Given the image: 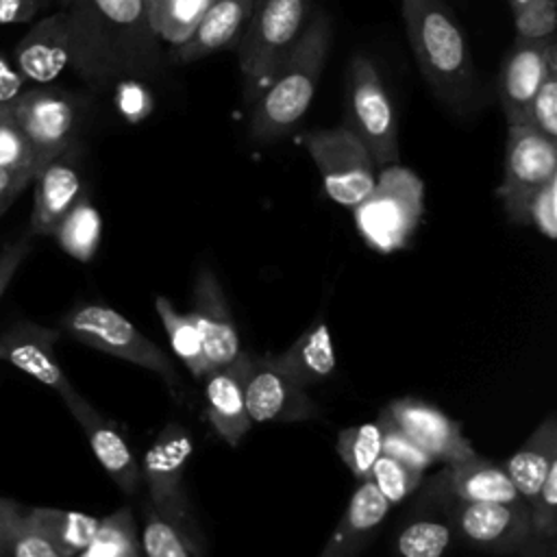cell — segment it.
<instances>
[{"instance_id":"6da1fadb","label":"cell","mask_w":557,"mask_h":557,"mask_svg":"<svg viewBox=\"0 0 557 557\" xmlns=\"http://www.w3.org/2000/svg\"><path fill=\"white\" fill-rule=\"evenodd\" d=\"M72 61L91 85L150 74L161 63L146 0H70Z\"/></svg>"},{"instance_id":"7a4b0ae2","label":"cell","mask_w":557,"mask_h":557,"mask_svg":"<svg viewBox=\"0 0 557 557\" xmlns=\"http://www.w3.org/2000/svg\"><path fill=\"white\" fill-rule=\"evenodd\" d=\"M407 39L435 98L453 113L476 107L479 81L472 52L446 0H400Z\"/></svg>"},{"instance_id":"3957f363","label":"cell","mask_w":557,"mask_h":557,"mask_svg":"<svg viewBox=\"0 0 557 557\" xmlns=\"http://www.w3.org/2000/svg\"><path fill=\"white\" fill-rule=\"evenodd\" d=\"M331 33L329 13L315 9L305 33L263 81L265 87L250 111L248 133L252 141H278L307 113L324 72Z\"/></svg>"},{"instance_id":"277c9868","label":"cell","mask_w":557,"mask_h":557,"mask_svg":"<svg viewBox=\"0 0 557 557\" xmlns=\"http://www.w3.org/2000/svg\"><path fill=\"white\" fill-rule=\"evenodd\" d=\"M352 209L366 244L379 252H394L409 244L420 224L424 185L416 172L392 163L381 168L370 194Z\"/></svg>"},{"instance_id":"5b68a950","label":"cell","mask_w":557,"mask_h":557,"mask_svg":"<svg viewBox=\"0 0 557 557\" xmlns=\"http://www.w3.org/2000/svg\"><path fill=\"white\" fill-rule=\"evenodd\" d=\"M370 152L374 168L398 161V117L374 61L361 52L352 54L346 72L344 124Z\"/></svg>"},{"instance_id":"8992f818","label":"cell","mask_w":557,"mask_h":557,"mask_svg":"<svg viewBox=\"0 0 557 557\" xmlns=\"http://www.w3.org/2000/svg\"><path fill=\"white\" fill-rule=\"evenodd\" d=\"M59 329L72 339L107 352L111 357L131 361L159 374L172 389L181 387V379L172 359L120 311L102 302H81L72 307L59 322Z\"/></svg>"},{"instance_id":"52a82bcc","label":"cell","mask_w":557,"mask_h":557,"mask_svg":"<svg viewBox=\"0 0 557 557\" xmlns=\"http://www.w3.org/2000/svg\"><path fill=\"white\" fill-rule=\"evenodd\" d=\"M315 0H252L246 30L239 37L237 59L248 83H263L305 33Z\"/></svg>"},{"instance_id":"ba28073f","label":"cell","mask_w":557,"mask_h":557,"mask_svg":"<svg viewBox=\"0 0 557 557\" xmlns=\"http://www.w3.org/2000/svg\"><path fill=\"white\" fill-rule=\"evenodd\" d=\"M302 144L331 200L352 209L370 194L376 181V168L366 146L346 126L311 131L302 137Z\"/></svg>"},{"instance_id":"9c48e42d","label":"cell","mask_w":557,"mask_h":557,"mask_svg":"<svg viewBox=\"0 0 557 557\" xmlns=\"http://www.w3.org/2000/svg\"><path fill=\"white\" fill-rule=\"evenodd\" d=\"M557 176V146L553 139L524 124H507L503 181L496 189L507 218L527 224L533 194Z\"/></svg>"},{"instance_id":"30bf717a","label":"cell","mask_w":557,"mask_h":557,"mask_svg":"<svg viewBox=\"0 0 557 557\" xmlns=\"http://www.w3.org/2000/svg\"><path fill=\"white\" fill-rule=\"evenodd\" d=\"M191 455V433L181 422H170L154 437V442L150 444L139 463V474L148 487L150 505L159 513L189 531L194 522L183 490V476Z\"/></svg>"},{"instance_id":"8fae6325","label":"cell","mask_w":557,"mask_h":557,"mask_svg":"<svg viewBox=\"0 0 557 557\" xmlns=\"http://www.w3.org/2000/svg\"><path fill=\"white\" fill-rule=\"evenodd\" d=\"M11 115L26 133L39 170L74 144L78 100L61 89H26L11 104Z\"/></svg>"},{"instance_id":"7c38bea8","label":"cell","mask_w":557,"mask_h":557,"mask_svg":"<svg viewBox=\"0 0 557 557\" xmlns=\"http://www.w3.org/2000/svg\"><path fill=\"white\" fill-rule=\"evenodd\" d=\"M450 527L466 544L487 553H513L533 540L531 511L520 503H466L455 500Z\"/></svg>"},{"instance_id":"4fadbf2b","label":"cell","mask_w":557,"mask_h":557,"mask_svg":"<svg viewBox=\"0 0 557 557\" xmlns=\"http://www.w3.org/2000/svg\"><path fill=\"white\" fill-rule=\"evenodd\" d=\"M244 403L252 424L296 422L318 416V407L272 357L242 355Z\"/></svg>"},{"instance_id":"5bb4252c","label":"cell","mask_w":557,"mask_h":557,"mask_svg":"<svg viewBox=\"0 0 557 557\" xmlns=\"http://www.w3.org/2000/svg\"><path fill=\"white\" fill-rule=\"evenodd\" d=\"M557 67V44L550 39H520L507 50L498 72V100L507 124H522L524 111L548 76Z\"/></svg>"},{"instance_id":"9a60e30c","label":"cell","mask_w":557,"mask_h":557,"mask_svg":"<svg viewBox=\"0 0 557 557\" xmlns=\"http://www.w3.org/2000/svg\"><path fill=\"white\" fill-rule=\"evenodd\" d=\"M385 409L392 420L435 461L453 466L476 455L470 440H466L461 433L459 422L448 418L437 407L418 398H398Z\"/></svg>"},{"instance_id":"2e32d148","label":"cell","mask_w":557,"mask_h":557,"mask_svg":"<svg viewBox=\"0 0 557 557\" xmlns=\"http://www.w3.org/2000/svg\"><path fill=\"white\" fill-rule=\"evenodd\" d=\"M57 339H59L57 329H50L30 320H22L9 326L0 335V346H2L4 361L13 363L17 370L33 376L41 385L50 387L63 400L76 389L67 381L57 359V352H54Z\"/></svg>"},{"instance_id":"e0dca14e","label":"cell","mask_w":557,"mask_h":557,"mask_svg":"<svg viewBox=\"0 0 557 557\" xmlns=\"http://www.w3.org/2000/svg\"><path fill=\"white\" fill-rule=\"evenodd\" d=\"M189 315L198 326L211 368L228 366L242 355L235 320L226 305L224 292L209 268H202L196 274Z\"/></svg>"},{"instance_id":"ac0fdd59","label":"cell","mask_w":557,"mask_h":557,"mask_svg":"<svg viewBox=\"0 0 557 557\" xmlns=\"http://www.w3.org/2000/svg\"><path fill=\"white\" fill-rule=\"evenodd\" d=\"M13 61L24 81L35 85L52 83L72 61L70 13L61 9L41 17L20 39L13 50Z\"/></svg>"},{"instance_id":"d6986e66","label":"cell","mask_w":557,"mask_h":557,"mask_svg":"<svg viewBox=\"0 0 557 557\" xmlns=\"http://www.w3.org/2000/svg\"><path fill=\"white\" fill-rule=\"evenodd\" d=\"M33 213L30 233L52 235L61 218L85 196L83 174L78 168V157L74 144L48 161L33 178Z\"/></svg>"},{"instance_id":"ffe728a7","label":"cell","mask_w":557,"mask_h":557,"mask_svg":"<svg viewBox=\"0 0 557 557\" xmlns=\"http://www.w3.org/2000/svg\"><path fill=\"white\" fill-rule=\"evenodd\" d=\"M63 403L87 435L91 453L96 455L100 466L124 494L133 496L141 485V474L139 463L120 429L102 418L78 392L63 398Z\"/></svg>"},{"instance_id":"44dd1931","label":"cell","mask_w":557,"mask_h":557,"mask_svg":"<svg viewBox=\"0 0 557 557\" xmlns=\"http://www.w3.org/2000/svg\"><path fill=\"white\" fill-rule=\"evenodd\" d=\"M252 0H211L194 33L178 46H172L174 63H194L231 46L248 26Z\"/></svg>"},{"instance_id":"7402d4cb","label":"cell","mask_w":557,"mask_h":557,"mask_svg":"<svg viewBox=\"0 0 557 557\" xmlns=\"http://www.w3.org/2000/svg\"><path fill=\"white\" fill-rule=\"evenodd\" d=\"M202 381L211 426L228 446H237L252 426L244 403L242 355L228 366L211 368Z\"/></svg>"},{"instance_id":"603a6c76","label":"cell","mask_w":557,"mask_h":557,"mask_svg":"<svg viewBox=\"0 0 557 557\" xmlns=\"http://www.w3.org/2000/svg\"><path fill=\"white\" fill-rule=\"evenodd\" d=\"M389 507L392 505L379 494L372 481H359L320 557H355L372 531L385 520Z\"/></svg>"},{"instance_id":"cb8c5ba5","label":"cell","mask_w":557,"mask_h":557,"mask_svg":"<svg viewBox=\"0 0 557 557\" xmlns=\"http://www.w3.org/2000/svg\"><path fill=\"white\" fill-rule=\"evenodd\" d=\"M557 461V420L555 416H546L537 429L524 440V444L505 461L503 470L511 479L516 492L529 505L548 468Z\"/></svg>"},{"instance_id":"d4e9b609","label":"cell","mask_w":557,"mask_h":557,"mask_svg":"<svg viewBox=\"0 0 557 557\" xmlns=\"http://www.w3.org/2000/svg\"><path fill=\"white\" fill-rule=\"evenodd\" d=\"M448 487L457 500L466 503H520L507 472L479 455L457 461L446 470Z\"/></svg>"},{"instance_id":"484cf974","label":"cell","mask_w":557,"mask_h":557,"mask_svg":"<svg viewBox=\"0 0 557 557\" xmlns=\"http://www.w3.org/2000/svg\"><path fill=\"white\" fill-rule=\"evenodd\" d=\"M272 359L298 387L329 379L335 372V350L329 326L324 322L311 324L285 352Z\"/></svg>"},{"instance_id":"4316f807","label":"cell","mask_w":557,"mask_h":557,"mask_svg":"<svg viewBox=\"0 0 557 557\" xmlns=\"http://www.w3.org/2000/svg\"><path fill=\"white\" fill-rule=\"evenodd\" d=\"M26 513L63 557H76L85 550L102 520L83 511L57 507H26Z\"/></svg>"},{"instance_id":"83f0119b","label":"cell","mask_w":557,"mask_h":557,"mask_svg":"<svg viewBox=\"0 0 557 557\" xmlns=\"http://www.w3.org/2000/svg\"><path fill=\"white\" fill-rule=\"evenodd\" d=\"M0 548L4 557H63L30 520L26 507L7 496H0Z\"/></svg>"},{"instance_id":"f1b7e54d","label":"cell","mask_w":557,"mask_h":557,"mask_svg":"<svg viewBox=\"0 0 557 557\" xmlns=\"http://www.w3.org/2000/svg\"><path fill=\"white\" fill-rule=\"evenodd\" d=\"M154 309L163 322L165 335H168L170 346L176 352V357L183 361V366L196 379H202L211 370V363L207 359L202 337H200L198 326L194 324L191 315L176 311L174 305L165 296L154 298Z\"/></svg>"},{"instance_id":"f546056e","label":"cell","mask_w":557,"mask_h":557,"mask_svg":"<svg viewBox=\"0 0 557 557\" xmlns=\"http://www.w3.org/2000/svg\"><path fill=\"white\" fill-rule=\"evenodd\" d=\"M102 233V220L98 209L89 202L87 196H81L78 202L61 218L54 228L59 246L76 261H91Z\"/></svg>"},{"instance_id":"4dcf8cb0","label":"cell","mask_w":557,"mask_h":557,"mask_svg":"<svg viewBox=\"0 0 557 557\" xmlns=\"http://www.w3.org/2000/svg\"><path fill=\"white\" fill-rule=\"evenodd\" d=\"M139 544L144 557H200L194 531L172 522L152 505L144 507Z\"/></svg>"},{"instance_id":"1f68e13d","label":"cell","mask_w":557,"mask_h":557,"mask_svg":"<svg viewBox=\"0 0 557 557\" xmlns=\"http://www.w3.org/2000/svg\"><path fill=\"white\" fill-rule=\"evenodd\" d=\"M211 0H146L154 35L170 46L183 44L200 22Z\"/></svg>"},{"instance_id":"d6a6232c","label":"cell","mask_w":557,"mask_h":557,"mask_svg":"<svg viewBox=\"0 0 557 557\" xmlns=\"http://www.w3.org/2000/svg\"><path fill=\"white\" fill-rule=\"evenodd\" d=\"M76 557H144L131 509L122 507L102 518L94 540Z\"/></svg>"},{"instance_id":"836d02e7","label":"cell","mask_w":557,"mask_h":557,"mask_svg":"<svg viewBox=\"0 0 557 557\" xmlns=\"http://www.w3.org/2000/svg\"><path fill=\"white\" fill-rule=\"evenodd\" d=\"M453 535L448 518H416L396 535L394 553L396 557H444Z\"/></svg>"},{"instance_id":"e575fe53","label":"cell","mask_w":557,"mask_h":557,"mask_svg":"<svg viewBox=\"0 0 557 557\" xmlns=\"http://www.w3.org/2000/svg\"><path fill=\"white\" fill-rule=\"evenodd\" d=\"M337 453L355 479L368 481L374 461L383 453L379 422L374 420L342 429L337 435Z\"/></svg>"},{"instance_id":"d590c367","label":"cell","mask_w":557,"mask_h":557,"mask_svg":"<svg viewBox=\"0 0 557 557\" xmlns=\"http://www.w3.org/2000/svg\"><path fill=\"white\" fill-rule=\"evenodd\" d=\"M368 481H372V485L379 490V494L389 505H396V503L405 500L420 485L422 472L381 453L370 470Z\"/></svg>"},{"instance_id":"8d00e7d4","label":"cell","mask_w":557,"mask_h":557,"mask_svg":"<svg viewBox=\"0 0 557 557\" xmlns=\"http://www.w3.org/2000/svg\"><path fill=\"white\" fill-rule=\"evenodd\" d=\"M379 426H381V448H383V455H389L394 457L396 461L413 468V470H420L424 472L435 459L424 450L420 448L394 420L392 416L387 413V409H383L376 418Z\"/></svg>"},{"instance_id":"74e56055","label":"cell","mask_w":557,"mask_h":557,"mask_svg":"<svg viewBox=\"0 0 557 557\" xmlns=\"http://www.w3.org/2000/svg\"><path fill=\"white\" fill-rule=\"evenodd\" d=\"M0 168L30 172L33 178L39 172L35 150L26 133L20 128V124L11 115V109L0 117Z\"/></svg>"},{"instance_id":"f35d334b","label":"cell","mask_w":557,"mask_h":557,"mask_svg":"<svg viewBox=\"0 0 557 557\" xmlns=\"http://www.w3.org/2000/svg\"><path fill=\"white\" fill-rule=\"evenodd\" d=\"M524 126L542 133L548 139H557V67L548 72L535 96L531 98L524 117Z\"/></svg>"},{"instance_id":"ab89813d","label":"cell","mask_w":557,"mask_h":557,"mask_svg":"<svg viewBox=\"0 0 557 557\" xmlns=\"http://www.w3.org/2000/svg\"><path fill=\"white\" fill-rule=\"evenodd\" d=\"M557 461L548 468L535 498L529 503L531 533L535 540H553L557 533Z\"/></svg>"},{"instance_id":"60d3db41","label":"cell","mask_w":557,"mask_h":557,"mask_svg":"<svg viewBox=\"0 0 557 557\" xmlns=\"http://www.w3.org/2000/svg\"><path fill=\"white\" fill-rule=\"evenodd\" d=\"M513 22L520 39H550L557 26V0H531L513 13Z\"/></svg>"},{"instance_id":"b9f144b4","label":"cell","mask_w":557,"mask_h":557,"mask_svg":"<svg viewBox=\"0 0 557 557\" xmlns=\"http://www.w3.org/2000/svg\"><path fill=\"white\" fill-rule=\"evenodd\" d=\"M527 224H533L546 239L557 237V176L544 183L529 200Z\"/></svg>"},{"instance_id":"7bdbcfd3","label":"cell","mask_w":557,"mask_h":557,"mask_svg":"<svg viewBox=\"0 0 557 557\" xmlns=\"http://www.w3.org/2000/svg\"><path fill=\"white\" fill-rule=\"evenodd\" d=\"M50 0H0V24H24L35 20Z\"/></svg>"},{"instance_id":"ee69618b","label":"cell","mask_w":557,"mask_h":557,"mask_svg":"<svg viewBox=\"0 0 557 557\" xmlns=\"http://www.w3.org/2000/svg\"><path fill=\"white\" fill-rule=\"evenodd\" d=\"M28 250H30V244H28L26 237H22L15 244H11V246L0 250V298H2L4 289L9 287V283H11L13 274L17 272V268L26 259Z\"/></svg>"},{"instance_id":"f6af8a7d","label":"cell","mask_w":557,"mask_h":557,"mask_svg":"<svg viewBox=\"0 0 557 557\" xmlns=\"http://www.w3.org/2000/svg\"><path fill=\"white\" fill-rule=\"evenodd\" d=\"M28 183H33L30 172L0 168V215L13 205V200L24 191Z\"/></svg>"},{"instance_id":"bcb514c9","label":"cell","mask_w":557,"mask_h":557,"mask_svg":"<svg viewBox=\"0 0 557 557\" xmlns=\"http://www.w3.org/2000/svg\"><path fill=\"white\" fill-rule=\"evenodd\" d=\"M24 91V76L13 63L0 57V104H13Z\"/></svg>"},{"instance_id":"7dc6e473","label":"cell","mask_w":557,"mask_h":557,"mask_svg":"<svg viewBox=\"0 0 557 557\" xmlns=\"http://www.w3.org/2000/svg\"><path fill=\"white\" fill-rule=\"evenodd\" d=\"M522 557H555V553H553V548L548 546V548H542V550H529V553L522 555Z\"/></svg>"},{"instance_id":"c3c4849f","label":"cell","mask_w":557,"mask_h":557,"mask_svg":"<svg viewBox=\"0 0 557 557\" xmlns=\"http://www.w3.org/2000/svg\"><path fill=\"white\" fill-rule=\"evenodd\" d=\"M531 0H509V7H511V11L516 13V11H520L524 4H529Z\"/></svg>"},{"instance_id":"681fc988","label":"cell","mask_w":557,"mask_h":557,"mask_svg":"<svg viewBox=\"0 0 557 557\" xmlns=\"http://www.w3.org/2000/svg\"><path fill=\"white\" fill-rule=\"evenodd\" d=\"M9 109H11V104H0V117H2L4 113H9Z\"/></svg>"},{"instance_id":"f907efd6","label":"cell","mask_w":557,"mask_h":557,"mask_svg":"<svg viewBox=\"0 0 557 557\" xmlns=\"http://www.w3.org/2000/svg\"><path fill=\"white\" fill-rule=\"evenodd\" d=\"M0 361H2V346H0Z\"/></svg>"},{"instance_id":"816d5d0a","label":"cell","mask_w":557,"mask_h":557,"mask_svg":"<svg viewBox=\"0 0 557 557\" xmlns=\"http://www.w3.org/2000/svg\"><path fill=\"white\" fill-rule=\"evenodd\" d=\"M0 557H4V555H2V548H0Z\"/></svg>"}]
</instances>
